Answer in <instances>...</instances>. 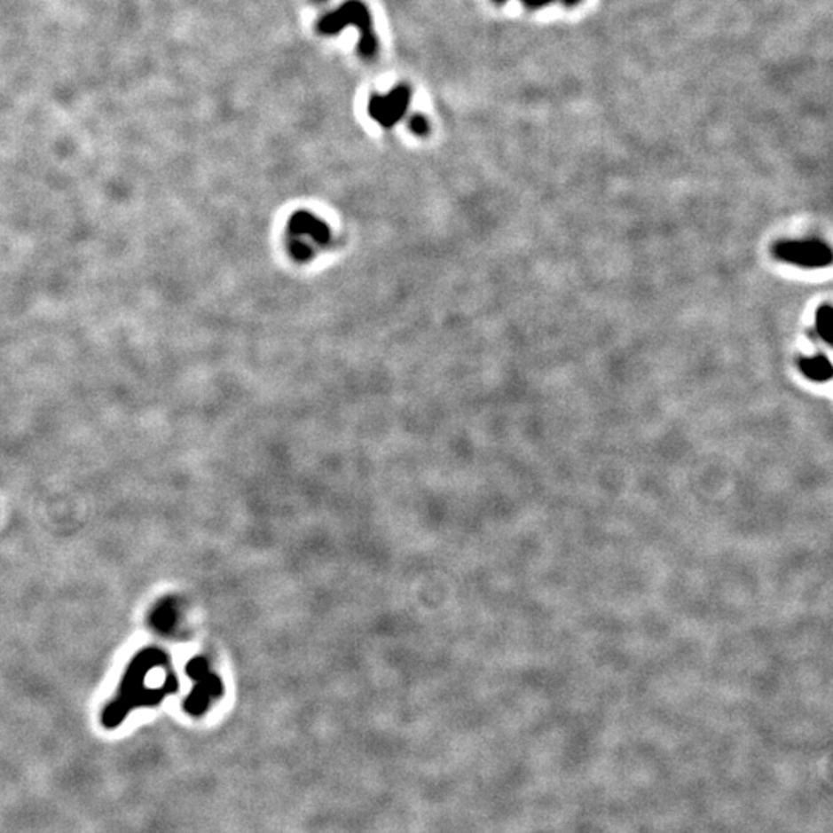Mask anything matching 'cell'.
<instances>
[{"label": "cell", "instance_id": "cell-1", "mask_svg": "<svg viewBox=\"0 0 833 833\" xmlns=\"http://www.w3.org/2000/svg\"><path fill=\"white\" fill-rule=\"evenodd\" d=\"M166 661V655L153 648L142 651L135 657V661L131 662L130 667L125 673L124 682L121 686L118 697L102 711L104 727L116 728L124 722L131 710L138 709V707H153V705H158L167 695L177 692V682L173 676L169 678L166 684L158 690L144 688L145 674L153 667L164 665Z\"/></svg>", "mask_w": 833, "mask_h": 833}, {"label": "cell", "instance_id": "cell-2", "mask_svg": "<svg viewBox=\"0 0 833 833\" xmlns=\"http://www.w3.org/2000/svg\"><path fill=\"white\" fill-rule=\"evenodd\" d=\"M348 27H355L360 33L358 54L363 59L373 60L379 54V37L373 31V16L365 2L346 0L335 10L326 12L317 20L315 30L318 35H335Z\"/></svg>", "mask_w": 833, "mask_h": 833}, {"label": "cell", "instance_id": "cell-3", "mask_svg": "<svg viewBox=\"0 0 833 833\" xmlns=\"http://www.w3.org/2000/svg\"><path fill=\"white\" fill-rule=\"evenodd\" d=\"M413 89L408 83H398L386 95H373L367 104L369 116L384 129H392L408 112Z\"/></svg>", "mask_w": 833, "mask_h": 833}, {"label": "cell", "instance_id": "cell-4", "mask_svg": "<svg viewBox=\"0 0 833 833\" xmlns=\"http://www.w3.org/2000/svg\"><path fill=\"white\" fill-rule=\"evenodd\" d=\"M782 260L805 267L828 266L832 260V254L824 244L820 243H786L778 248Z\"/></svg>", "mask_w": 833, "mask_h": 833}, {"label": "cell", "instance_id": "cell-5", "mask_svg": "<svg viewBox=\"0 0 833 833\" xmlns=\"http://www.w3.org/2000/svg\"><path fill=\"white\" fill-rule=\"evenodd\" d=\"M289 231L296 240H310L315 244L329 243V227L309 212H298L290 218Z\"/></svg>", "mask_w": 833, "mask_h": 833}, {"label": "cell", "instance_id": "cell-6", "mask_svg": "<svg viewBox=\"0 0 833 833\" xmlns=\"http://www.w3.org/2000/svg\"><path fill=\"white\" fill-rule=\"evenodd\" d=\"M195 690L190 693V696L184 703V709L189 711L190 715L200 716L208 709V703L212 697L221 696L223 693V684L215 674L208 672L200 680H196Z\"/></svg>", "mask_w": 833, "mask_h": 833}, {"label": "cell", "instance_id": "cell-7", "mask_svg": "<svg viewBox=\"0 0 833 833\" xmlns=\"http://www.w3.org/2000/svg\"><path fill=\"white\" fill-rule=\"evenodd\" d=\"M803 373L815 381H826L832 377V365L824 357H815L801 363Z\"/></svg>", "mask_w": 833, "mask_h": 833}, {"label": "cell", "instance_id": "cell-8", "mask_svg": "<svg viewBox=\"0 0 833 833\" xmlns=\"http://www.w3.org/2000/svg\"><path fill=\"white\" fill-rule=\"evenodd\" d=\"M175 607L172 603H161L158 609H154L152 616V624L158 632L166 633L172 628L175 624Z\"/></svg>", "mask_w": 833, "mask_h": 833}, {"label": "cell", "instance_id": "cell-9", "mask_svg": "<svg viewBox=\"0 0 833 833\" xmlns=\"http://www.w3.org/2000/svg\"><path fill=\"white\" fill-rule=\"evenodd\" d=\"M816 327H818L820 335L824 338V342H826V343H832L833 310L829 308V306L822 308L821 310L818 312V317H816Z\"/></svg>", "mask_w": 833, "mask_h": 833}, {"label": "cell", "instance_id": "cell-10", "mask_svg": "<svg viewBox=\"0 0 833 833\" xmlns=\"http://www.w3.org/2000/svg\"><path fill=\"white\" fill-rule=\"evenodd\" d=\"M429 121L423 114H414L409 119V130L413 131L417 137H426L429 133Z\"/></svg>", "mask_w": 833, "mask_h": 833}, {"label": "cell", "instance_id": "cell-11", "mask_svg": "<svg viewBox=\"0 0 833 833\" xmlns=\"http://www.w3.org/2000/svg\"><path fill=\"white\" fill-rule=\"evenodd\" d=\"M187 673H189L192 680H200L204 674L208 673V662L204 661L202 657H195L193 661L187 664Z\"/></svg>", "mask_w": 833, "mask_h": 833}, {"label": "cell", "instance_id": "cell-12", "mask_svg": "<svg viewBox=\"0 0 833 833\" xmlns=\"http://www.w3.org/2000/svg\"><path fill=\"white\" fill-rule=\"evenodd\" d=\"M496 4H505L507 0H494ZM551 2L554 0H522V4L530 8V10H538V8H542V6L548 5Z\"/></svg>", "mask_w": 833, "mask_h": 833}, {"label": "cell", "instance_id": "cell-13", "mask_svg": "<svg viewBox=\"0 0 833 833\" xmlns=\"http://www.w3.org/2000/svg\"><path fill=\"white\" fill-rule=\"evenodd\" d=\"M580 2H582V0H562V4L567 6L579 5Z\"/></svg>", "mask_w": 833, "mask_h": 833}, {"label": "cell", "instance_id": "cell-14", "mask_svg": "<svg viewBox=\"0 0 833 833\" xmlns=\"http://www.w3.org/2000/svg\"><path fill=\"white\" fill-rule=\"evenodd\" d=\"M326 2H329V0H310V4H313V5H323Z\"/></svg>", "mask_w": 833, "mask_h": 833}]
</instances>
